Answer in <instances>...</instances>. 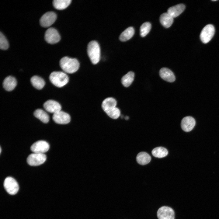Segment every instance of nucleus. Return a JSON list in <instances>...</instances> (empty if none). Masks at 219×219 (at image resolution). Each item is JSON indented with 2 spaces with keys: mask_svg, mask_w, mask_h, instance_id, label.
Here are the masks:
<instances>
[{
  "mask_svg": "<svg viewBox=\"0 0 219 219\" xmlns=\"http://www.w3.org/2000/svg\"><path fill=\"white\" fill-rule=\"evenodd\" d=\"M61 69L65 72L71 74L76 72L79 67V63L75 58L68 57H62L60 61Z\"/></svg>",
  "mask_w": 219,
  "mask_h": 219,
  "instance_id": "1",
  "label": "nucleus"
},
{
  "mask_svg": "<svg viewBox=\"0 0 219 219\" xmlns=\"http://www.w3.org/2000/svg\"><path fill=\"white\" fill-rule=\"evenodd\" d=\"M87 52L92 63L94 64L98 63L100 57V49L98 43L94 40L90 41L87 46Z\"/></svg>",
  "mask_w": 219,
  "mask_h": 219,
  "instance_id": "2",
  "label": "nucleus"
},
{
  "mask_svg": "<svg viewBox=\"0 0 219 219\" xmlns=\"http://www.w3.org/2000/svg\"><path fill=\"white\" fill-rule=\"evenodd\" d=\"M49 78L54 85L58 87H63L69 81L68 75L65 73L60 71L52 72L50 75Z\"/></svg>",
  "mask_w": 219,
  "mask_h": 219,
  "instance_id": "3",
  "label": "nucleus"
},
{
  "mask_svg": "<svg viewBox=\"0 0 219 219\" xmlns=\"http://www.w3.org/2000/svg\"><path fill=\"white\" fill-rule=\"evenodd\" d=\"M3 186L6 192L11 195L16 194L19 189L17 182L14 179L11 177H8L5 179Z\"/></svg>",
  "mask_w": 219,
  "mask_h": 219,
  "instance_id": "4",
  "label": "nucleus"
},
{
  "mask_svg": "<svg viewBox=\"0 0 219 219\" xmlns=\"http://www.w3.org/2000/svg\"><path fill=\"white\" fill-rule=\"evenodd\" d=\"M157 216L158 219H175V213L171 207L163 206L158 210Z\"/></svg>",
  "mask_w": 219,
  "mask_h": 219,
  "instance_id": "5",
  "label": "nucleus"
},
{
  "mask_svg": "<svg viewBox=\"0 0 219 219\" xmlns=\"http://www.w3.org/2000/svg\"><path fill=\"white\" fill-rule=\"evenodd\" d=\"M215 33V28L212 24L206 26L203 29L200 34V38L202 42L206 43L209 42Z\"/></svg>",
  "mask_w": 219,
  "mask_h": 219,
  "instance_id": "6",
  "label": "nucleus"
},
{
  "mask_svg": "<svg viewBox=\"0 0 219 219\" xmlns=\"http://www.w3.org/2000/svg\"><path fill=\"white\" fill-rule=\"evenodd\" d=\"M46 159L44 154L33 153L29 155L27 158V162L30 165L36 166L43 164Z\"/></svg>",
  "mask_w": 219,
  "mask_h": 219,
  "instance_id": "7",
  "label": "nucleus"
},
{
  "mask_svg": "<svg viewBox=\"0 0 219 219\" xmlns=\"http://www.w3.org/2000/svg\"><path fill=\"white\" fill-rule=\"evenodd\" d=\"M45 39L48 43L54 44L60 41L61 37L56 29L53 28H50L47 30L45 33Z\"/></svg>",
  "mask_w": 219,
  "mask_h": 219,
  "instance_id": "8",
  "label": "nucleus"
},
{
  "mask_svg": "<svg viewBox=\"0 0 219 219\" xmlns=\"http://www.w3.org/2000/svg\"><path fill=\"white\" fill-rule=\"evenodd\" d=\"M57 15L53 12H49L44 14L40 19L41 25L44 27H47L51 25L55 21Z\"/></svg>",
  "mask_w": 219,
  "mask_h": 219,
  "instance_id": "9",
  "label": "nucleus"
},
{
  "mask_svg": "<svg viewBox=\"0 0 219 219\" xmlns=\"http://www.w3.org/2000/svg\"><path fill=\"white\" fill-rule=\"evenodd\" d=\"M49 144L46 141L40 140L34 143L31 146V150L35 153L44 154L49 149Z\"/></svg>",
  "mask_w": 219,
  "mask_h": 219,
  "instance_id": "10",
  "label": "nucleus"
},
{
  "mask_svg": "<svg viewBox=\"0 0 219 219\" xmlns=\"http://www.w3.org/2000/svg\"><path fill=\"white\" fill-rule=\"evenodd\" d=\"M52 118L56 123L62 124H67L71 120L70 115L61 110L53 114Z\"/></svg>",
  "mask_w": 219,
  "mask_h": 219,
  "instance_id": "11",
  "label": "nucleus"
},
{
  "mask_svg": "<svg viewBox=\"0 0 219 219\" xmlns=\"http://www.w3.org/2000/svg\"><path fill=\"white\" fill-rule=\"evenodd\" d=\"M43 106L47 111L54 114L61 110V105L58 102L52 100L45 102Z\"/></svg>",
  "mask_w": 219,
  "mask_h": 219,
  "instance_id": "12",
  "label": "nucleus"
},
{
  "mask_svg": "<svg viewBox=\"0 0 219 219\" xmlns=\"http://www.w3.org/2000/svg\"><path fill=\"white\" fill-rule=\"evenodd\" d=\"M196 124L194 119L190 116L184 117L181 122V127L182 130L186 132L192 130Z\"/></svg>",
  "mask_w": 219,
  "mask_h": 219,
  "instance_id": "13",
  "label": "nucleus"
},
{
  "mask_svg": "<svg viewBox=\"0 0 219 219\" xmlns=\"http://www.w3.org/2000/svg\"><path fill=\"white\" fill-rule=\"evenodd\" d=\"M116 101L114 98L108 97L103 101L102 106L103 109L107 114L116 108Z\"/></svg>",
  "mask_w": 219,
  "mask_h": 219,
  "instance_id": "14",
  "label": "nucleus"
},
{
  "mask_svg": "<svg viewBox=\"0 0 219 219\" xmlns=\"http://www.w3.org/2000/svg\"><path fill=\"white\" fill-rule=\"evenodd\" d=\"M159 74L160 77L167 82H172L175 80V77L173 72L167 68H161L159 71Z\"/></svg>",
  "mask_w": 219,
  "mask_h": 219,
  "instance_id": "15",
  "label": "nucleus"
},
{
  "mask_svg": "<svg viewBox=\"0 0 219 219\" xmlns=\"http://www.w3.org/2000/svg\"><path fill=\"white\" fill-rule=\"evenodd\" d=\"M185 5L182 4H179L169 8L167 11L168 13L173 18L180 15L184 11Z\"/></svg>",
  "mask_w": 219,
  "mask_h": 219,
  "instance_id": "16",
  "label": "nucleus"
},
{
  "mask_svg": "<svg viewBox=\"0 0 219 219\" xmlns=\"http://www.w3.org/2000/svg\"><path fill=\"white\" fill-rule=\"evenodd\" d=\"M17 85V81L15 78L9 76L6 77L3 82L4 89L7 91H10L15 88Z\"/></svg>",
  "mask_w": 219,
  "mask_h": 219,
  "instance_id": "17",
  "label": "nucleus"
},
{
  "mask_svg": "<svg viewBox=\"0 0 219 219\" xmlns=\"http://www.w3.org/2000/svg\"><path fill=\"white\" fill-rule=\"evenodd\" d=\"M159 19L161 24L166 28L170 27L173 21V18L167 12L161 14Z\"/></svg>",
  "mask_w": 219,
  "mask_h": 219,
  "instance_id": "18",
  "label": "nucleus"
},
{
  "mask_svg": "<svg viewBox=\"0 0 219 219\" xmlns=\"http://www.w3.org/2000/svg\"><path fill=\"white\" fill-rule=\"evenodd\" d=\"M151 159V156L145 152L139 153L136 157V160L137 163L142 165L148 163L150 162Z\"/></svg>",
  "mask_w": 219,
  "mask_h": 219,
  "instance_id": "19",
  "label": "nucleus"
},
{
  "mask_svg": "<svg viewBox=\"0 0 219 219\" xmlns=\"http://www.w3.org/2000/svg\"><path fill=\"white\" fill-rule=\"evenodd\" d=\"M34 115L44 123H47L49 122V117L48 114L42 109H36L34 112Z\"/></svg>",
  "mask_w": 219,
  "mask_h": 219,
  "instance_id": "20",
  "label": "nucleus"
},
{
  "mask_svg": "<svg viewBox=\"0 0 219 219\" xmlns=\"http://www.w3.org/2000/svg\"><path fill=\"white\" fill-rule=\"evenodd\" d=\"M30 82L33 86L38 89H41L45 85L44 80L37 75L33 76L30 79Z\"/></svg>",
  "mask_w": 219,
  "mask_h": 219,
  "instance_id": "21",
  "label": "nucleus"
},
{
  "mask_svg": "<svg viewBox=\"0 0 219 219\" xmlns=\"http://www.w3.org/2000/svg\"><path fill=\"white\" fill-rule=\"evenodd\" d=\"M134 30L132 27H129L125 30L120 35V40L122 41H125L130 39L133 36Z\"/></svg>",
  "mask_w": 219,
  "mask_h": 219,
  "instance_id": "22",
  "label": "nucleus"
},
{
  "mask_svg": "<svg viewBox=\"0 0 219 219\" xmlns=\"http://www.w3.org/2000/svg\"><path fill=\"white\" fill-rule=\"evenodd\" d=\"M151 153L154 157L161 158L166 156L168 154V152L166 148L159 147L154 148L152 151Z\"/></svg>",
  "mask_w": 219,
  "mask_h": 219,
  "instance_id": "23",
  "label": "nucleus"
},
{
  "mask_svg": "<svg viewBox=\"0 0 219 219\" xmlns=\"http://www.w3.org/2000/svg\"><path fill=\"white\" fill-rule=\"evenodd\" d=\"M134 73L131 71L128 72L122 78L121 82L122 85L125 87L129 86L134 80Z\"/></svg>",
  "mask_w": 219,
  "mask_h": 219,
  "instance_id": "24",
  "label": "nucleus"
},
{
  "mask_svg": "<svg viewBox=\"0 0 219 219\" xmlns=\"http://www.w3.org/2000/svg\"><path fill=\"white\" fill-rule=\"evenodd\" d=\"M71 1V0H54L53 1V5L57 9L63 10L66 8Z\"/></svg>",
  "mask_w": 219,
  "mask_h": 219,
  "instance_id": "25",
  "label": "nucleus"
},
{
  "mask_svg": "<svg viewBox=\"0 0 219 219\" xmlns=\"http://www.w3.org/2000/svg\"><path fill=\"white\" fill-rule=\"evenodd\" d=\"M151 28V25L149 22H145L141 26L140 28V34L141 36H146L149 32Z\"/></svg>",
  "mask_w": 219,
  "mask_h": 219,
  "instance_id": "26",
  "label": "nucleus"
},
{
  "mask_svg": "<svg viewBox=\"0 0 219 219\" xmlns=\"http://www.w3.org/2000/svg\"><path fill=\"white\" fill-rule=\"evenodd\" d=\"M9 47V43L6 39L3 34L0 33V48L2 50L7 49Z\"/></svg>",
  "mask_w": 219,
  "mask_h": 219,
  "instance_id": "27",
  "label": "nucleus"
},
{
  "mask_svg": "<svg viewBox=\"0 0 219 219\" xmlns=\"http://www.w3.org/2000/svg\"><path fill=\"white\" fill-rule=\"evenodd\" d=\"M129 117L128 116H126V117H125V119L126 120H128V119H129Z\"/></svg>",
  "mask_w": 219,
  "mask_h": 219,
  "instance_id": "28",
  "label": "nucleus"
},
{
  "mask_svg": "<svg viewBox=\"0 0 219 219\" xmlns=\"http://www.w3.org/2000/svg\"><path fill=\"white\" fill-rule=\"evenodd\" d=\"M1 151H2V150H1V148H0V153H1Z\"/></svg>",
  "mask_w": 219,
  "mask_h": 219,
  "instance_id": "29",
  "label": "nucleus"
}]
</instances>
